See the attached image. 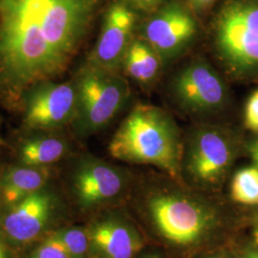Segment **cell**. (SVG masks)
<instances>
[{
  "label": "cell",
  "instance_id": "8",
  "mask_svg": "<svg viewBox=\"0 0 258 258\" xmlns=\"http://www.w3.org/2000/svg\"><path fill=\"white\" fill-rule=\"evenodd\" d=\"M73 80L37 83L23 93L18 110L26 131H60L70 126L76 113Z\"/></svg>",
  "mask_w": 258,
  "mask_h": 258
},
{
  "label": "cell",
  "instance_id": "21",
  "mask_svg": "<svg viewBox=\"0 0 258 258\" xmlns=\"http://www.w3.org/2000/svg\"><path fill=\"white\" fill-rule=\"evenodd\" d=\"M135 12L153 14L165 5L166 0H120Z\"/></svg>",
  "mask_w": 258,
  "mask_h": 258
},
{
  "label": "cell",
  "instance_id": "13",
  "mask_svg": "<svg viewBox=\"0 0 258 258\" xmlns=\"http://www.w3.org/2000/svg\"><path fill=\"white\" fill-rule=\"evenodd\" d=\"M135 11L120 0H115L102 18L100 36L86 62L103 69L119 71L136 24Z\"/></svg>",
  "mask_w": 258,
  "mask_h": 258
},
{
  "label": "cell",
  "instance_id": "2",
  "mask_svg": "<svg viewBox=\"0 0 258 258\" xmlns=\"http://www.w3.org/2000/svg\"><path fill=\"white\" fill-rule=\"evenodd\" d=\"M108 151L121 162L154 166L172 179L182 172L184 147L178 125L163 108L137 104L111 139Z\"/></svg>",
  "mask_w": 258,
  "mask_h": 258
},
{
  "label": "cell",
  "instance_id": "4",
  "mask_svg": "<svg viewBox=\"0 0 258 258\" xmlns=\"http://www.w3.org/2000/svg\"><path fill=\"white\" fill-rule=\"evenodd\" d=\"M76 113L71 128L78 138H87L107 127L131 96L128 82L119 71L86 62L73 79Z\"/></svg>",
  "mask_w": 258,
  "mask_h": 258
},
{
  "label": "cell",
  "instance_id": "3",
  "mask_svg": "<svg viewBox=\"0 0 258 258\" xmlns=\"http://www.w3.org/2000/svg\"><path fill=\"white\" fill-rule=\"evenodd\" d=\"M141 212L157 237L175 249L202 246L216 235L221 225L214 205L178 189L149 191L141 203Z\"/></svg>",
  "mask_w": 258,
  "mask_h": 258
},
{
  "label": "cell",
  "instance_id": "31",
  "mask_svg": "<svg viewBox=\"0 0 258 258\" xmlns=\"http://www.w3.org/2000/svg\"><path fill=\"white\" fill-rule=\"evenodd\" d=\"M255 222L258 224V213L256 214V217H255Z\"/></svg>",
  "mask_w": 258,
  "mask_h": 258
},
{
  "label": "cell",
  "instance_id": "22",
  "mask_svg": "<svg viewBox=\"0 0 258 258\" xmlns=\"http://www.w3.org/2000/svg\"><path fill=\"white\" fill-rule=\"evenodd\" d=\"M215 1L216 0H186L190 8L196 12H203L211 7Z\"/></svg>",
  "mask_w": 258,
  "mask_h": 258
},
{
  "label": "cell",
  "instance_id": "26",
  "mask_svg": "<svg viewBox=\"0 0 258 258\" xmlns=\"http://www.w3.org/2000/svg\"><path fill=\"white\" fill-rule=\"evenodd\" d=\"M142 258H163L162 257V255H160L159 253H156V252H149V253H147V254H145L144 256Z\"/></svg>",
  "mask_w": 258,
  "mask_h": 258
},
{
  "label": "cell",
  "instance_id": "25",
  "mask_svg": "<svg viewBox=\"0 0 258 258\" xmlns=\"http://www.w3.org/2000/svg\"><path fill=\"white\" fill-rule=\"evenodd\" d=\"M243 258H258V251L257 250H250L249 252H247Z\"/></svg>",
  "mask_w": 258,
  "mask_h": 258
},
{
  "label": "cell",
  "instance_id": "1",
  "mask_svg": "<svg viewBox=\"0 0 258 258\" xmlns=\"http://www.w3.org/2000/svg\"><path fill=\"white\" fill-rule=\"evenodd\" d=\"M105 0H0V102L66 73Z\"/></svg>",
  "mask_w": 258,
  "mask_h": 258
},
{
  "label": "cell",
  "instance_id": "5",
  "mask_svg": "<svg viewBox=\"0 0 258 258\" xmlns=\"http://www.w3.org/2000/svg\"><path fill=\"white\" fill-rule=\"evenodd\" d=\"M68 213L64 192L52 182L0 212V228L15 256L27 253L65 225Z\"/></svg>",
  "mask_w": 258,
  "mask_h": 258
},
{
  "label": "cell",
  "instance_id": "24",
  "mask_svg": "<svg viewBox=\"0 0 258 258\" xmlns=\"http://www.w3.org/2000/svg\"><path fill=\"white\" fill-rule=\"evenodd\" d=\"M248 152L254 165L258 166V138L252 140L248 145Z\"/></svg>",
  "mask_w": 258,
  "mask_h": 258
},
{
  "label": "cell",
  "instance_id": "14",
  "mask_svg": "<svg viewBox=\"0 0 258 258\" xmlns=\"http://www.w3.org/2000/svg\"><path fill=\"white\" fill-rule=\"evenodd\" d=\"M17 163L33 166H53L69 156L71 145L60 131H28L16 147Z\"/></svg>",
  "mask_w": 258,
  "mask_h": 258
},
{
  "label": "cell",
  "instance_id": "29",
  "mask_svg": "<svg viewBox=\"0 0 258 258\" xmlns=\"http://www.w3.org/2000/svg\"><path fill=\"white\" fill-rule=\"evenodd\" d=\"M2 170H3V166L0 165V208H1V176H2Z\"/></svg>",
  "mask_w": 258,
  "mask_h": 258
},
{
  "label": "cell",
  "instance_id": "16",
  "mask_svg": "<svg viewBox=\"0 0 258 258\" xmlns=\"http://www.w3.org/2000/svg\"><path fill=\"white\" fill-rule=\"evenodd\" d=\"M162 63L156 51L144 38H133L121 67L134 81L148 84L156 80Z\"/></svg>",
  "mask_w": 258,
  "mask_h": 258
},
{
  "label": "cell",
  "instance_id": "12",
  "mask_svg": "<svg viewBox=\"0 0 258 258\" xmlns=\"http://www.w3.org/2000/svg\"><path fill=\"white\" fill-rule=\"evenodd\" d=\"M214 43L223 62L237 73L258 69V35L227 1L215 18Z\"/></svg>",
  "mask_w": 258,
  "mask_h": 258
},
{
  "label": "cell",
  "instance_id": "9",
  "mask_svg": "<svg viewBox=\"0 0 258 258\" xmlns=\"http://www.w3.org/2000/svg\"><path fill=\"white\" fill-rule=\"evenodd\" d=\"M170 93L183 110L210 115L223 109L227 87L221 76L209 62L196 59L181 68L170 83Z\"/></svg>",
  "mask_w": 258,
  "mask_h": 258
},
{
  "label": "cell",
  "instance_id": "20",
  "mask_svg": "<svg viewBox=\"0 0 258 258\" xmlns=\"http://www.w3.org/2000/svg\"><path fill=\"white\" fill-rule=\"evenodd\" d=\"M245 125L258 133V90L249 97L245 108Z\"/></svg>",
  "mask_w": 258,
  "mask_h": 258
},
{
  "label": "cell",
  "instance_id": "27",
  "mask_svg": "<svg viewBox=\"0 0 258 258\" xmlns=\"http://www.w3.org/2000/svg\"><path fill=\"white\" fill-rule=\"evenodd\" d=\"M252 236H253V240H254L255 245L258 247V227H256V228L254 229L253 233H252Z\"/></svg>",
  "mask_w": 258,
  "mask_h": 258
},
{
  "label": "cell",
  "instance_id": "28",
  "mask_svg": "<svg viewBox=\"0 0 258 258\" xmlns=\"http://www.w3.org/2000/svg\"><path fill=\"white\" fill-rule=\"evenodd\" d=\"M204 258H227L226 256H224L223 254H212V255H209V256H206Z\"/></svg>",
  "mask_w": 258,
  "mask_h": 258
},
{
  "label": "cell",
  "instance_id": "23",
  "mask_svg": "<svg viewBox=\"0 0 258 258\" xmlns=\"http://www.w3.org/2000/svg\"><path fill=\"white\" fill-rule=\"evenodd\" d=\"M0 258H14V254L10 249L3 232L0 228Z\"/></svg>",
  "mask_w": 258,
  "mask_h": 258
},
{
  "label": "cell",
  "instance_id": "7",
  "mask_svg": "<svg viewBox=\"0 0 258 258\" xmlns=\"http://www.w3.org/2000/svg\"><path fill=\"white\" fill-rule=\"evenodd\" d=\"M235 152L234 141L227 130L217 125H201L189 137L182 167L195 184L215 187L227 175Z\"/></svg>",
  "mask_w": 258,
  "mask_h": 258
},
{
  "label": "cell",
  "instance_id": "19",
  "mask_svg": "<svg viewBox=\"0 0 258 258\" xmlns=\"http://www.w3.org/2000/svg\"><path fill=\"white\" fill-rule=\"evenodd\" d=\"M25 258H70L65 249L55 241L46 237L26 253Z\"/></svg>",
  "mask_w": 258,
  "mask_h": 258
},
{
  "label": "cell",
  "instance_id": "11",
  "mask_svg": "<svg viewBox=\"0 0 258 258\" xmlns=\"http://www.w3.org/2000/svg\"><path fill=\"white\" fill-rule=\"evenodd\" d=\"M142 34L166 62L181 55L192 43L197 35V23L182 3L171 1L152 14Z\"/></svg>",
  "mask_w": 258,
  "mask_h": 258
},
{
  "label": "cell",
  "instance_id": "6",
  "mask_svg": "<svg viewBox=\"0 0 258 258\" xmlns=\"http://www.w3.org/2000/svg\"><path fill=\"white\" fill-rule=\"evenodd\" d=\"M125 169L90 154L76 157L65 176V197L83 213L94 215L114 208L128 188Z\"/></svg>",
  "mask_w": 258,
  "mask_h": 258
},
{
  "label": "cell",
  "instance_id": "10",
  "mask_svg": "<svg viewBox=\"0 0 258 258\" xmlns=\"http://www.w3.org/2000/svg\"><path fill=\"white\" fill-rule=\"evenodd\" d=\"M85 229L91 258H135L145 247L137 227L116 208L92 215Z\"/></svg>",
  "mask_w": 258,
  "mask_h": 258
},
{
  "label": "cell",
  "instance_id": "30",
  "mask_svg": "<svg viewBox=\"0 0 258 258\" xmlns=\"http://www.w3.org/2000/svg\"><path fill=\"white\" fill-rule=\"evenodd\" d=\"M3 140H2V137H1V119H0V148L1 147L3 146Z\"/></svg>",
  "mask_w": 258,
  "mask_h": 258
},
{
  "label": "cell",
  "instance_id": "17",
  "mask_svg": "<svg viewBox=\"0 0 258 258\" xmlns=\"http://www.w3.org/2000/svg\"><path fill=\"white\" fill-rule=\"evenodd\" d=\"M48 237L58 243L70 258H91L90 241L85 226L65 224Z\"/></svg>",
  "mask_w": 258,
  "mask_h": 258
},
{
  "label": "cell",
  "instance_id": "18",
  "mask_svg": "<svg viewBox=\"0 0 258 258\" xmlns=\"http://www.w3.org/2000/svg\"><path fill=\"white\" fill-rule=\"evenodd\" d=\"M231 198L237 203L258 205V166L242 168L233 176L231 186Z\"/></svg>",
  "mask_w": 258,
  "mask_h": 258
},
{
  "label": "cell",
  "instance_id": "15",
  "mask_svg": "<svg viewBox=\"0 0 258 258\" xmlns=\"http://www.w3.org/2000/svg\"><path fill=\"white\" fill-rule=\"evenodd\" d=\"M53 177V166H27L19 163L3 166L0 212L52 183Z\"/></svg>",
  "mask_w": 258,
  "mask_h": 258
}]
</instances>
